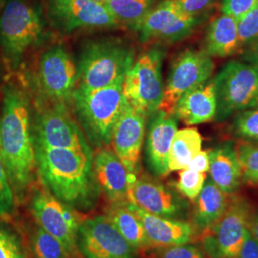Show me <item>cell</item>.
I'll return each mask as SVG.
<instances>
[{
	"label": "cell",
	"mask_w": 258,
	"mask_h": 258,
	"mask_svg": "<svg viewBox=\"0 0 258 258\" xmlns=\"http://www.w3.org/2000/svg\"><path fill=\"white\" fill-rule=\"evenodd\" d=\"M3 220H0V258H30L27 244L20 231Z\"/></svg>",
	"instance_id": "29"
},
{
	"label": "cell",
	"mask_w": 258,
	"mask_h": 258,
	"mask_svg": "<svg viewBox=\"0 0 258 258\" xmlns=\"http://www.w3.org/2000/svg\"><path fill=\"white\" fill-rule=\"evenodd\" d=\"M123 81L100 89L77 86L73 92L70 106L91 147L111 146L113 130L125 103Z\"/></svg>",
	"instance_id": "4"
},
{
	"label": "cell",
	"mask_w": 258,
	"mask_h": 258,
	"mask_svg": "<svg viewBox=\"0 0 258 258\" xmlns=\"http://www.w3.org/2000/svg\"><path fill=\"white\" fill-rule=\"evenodd\" d=\"M33 111L34 146L93 152L92 147L66 105H39Z\"/></svg>",
	"instance_id": "10"
},
{
	"label": "cell",
	"mask_w": 258,
	"mask_h": 258,
	"mask_svg": "<svg viewBox=\"0 0 258 258\" xmlns=\"http://www.w3.org/2000/svg\"><path fill=\"white\" fill-rule=\"evenodd\" d=\"M251 209L245 199L232 196L221 218L212 228L224 258H238L246 238Z\"/></svg>",
	"instance_id": "18"
},
{
	"label": "cell",
	"mask_w": 258,
	"mask_h": 258,
	"mask_svg": "<svg viewBox=\"0 0 258 258\" xmlns=\"http://www.w3.org/2000/svg\"><path fill=\"white\" fill-rule=\"evenodd\" d=\"M0 156L17 204L30 194L37 174L33 139V102L22 83L9 78L1 88Z\"/></svg>",
	"instance_id": "1"
},
{
	"label": "cell",
	"mask_w": 258,
	"mask_h": 258,
	"mask_svg": "<svg viewBox=\"0 0 258 258\" xmlns=\"http://www.w3.org/2000/svg\"><path fill=\"white\" fill-rule=\"evenodd\" d=\"M196 23V17L184 13L177 0H162L133 29L141 43L152 40L177 42L188 37Z\"/></svg>",
	"instance_id": "14"
},
{
	"label": "cell",
	"mask_w": 258,
	"mask_h": 258,
	"mask_svg": "<svg viewBox=\"0 0 258 258\" xmlns=\"http://www.w3.org/2000/svg\"><path fill=\"white\" fill-rule=\"evenodd\" d=\"M44 10L49 26L63 35L120 25L105 5L93 0H45Z\"/></svg>",
	"instance_id": "11"
},
{
	"label": "cell",
	"mask_w": 258,
	"mask_h": 258,
	"mask_svg": "<svg viewBox=\"0 0 258 258\" xmlns=\"http://www.w3.org/2000/svg\"><path fill=\"white\" fill-rule=\"evenodd\" d=\"M248 230L258 243V212H252L249 219Z\"/></svg>",
	"instance_id": "40"
},
{
	"label": "cell",
	"mask_w": 258,
	"mask_h": 258,
	"mask_svg": "<svg viewBox=\"0 0 258 258\" xmlns=\"http://www.w3.org/2000/svg\"><path fill=\"white\" fill-rule=\"evenodd\" d=\"M232 129L237 137L258 144V106L241 111L233 121Z\"/></svg>",
	"instance_id": "32"
},
{
	"label": "cell",
	"mask_w": 258,
	"mask_h": 258,
	"mask_svg": "<svg viewBox=\"0 0 258 258\" xmlns=\"http://www.w3.org/2000/svg\"><path fill=\"white\" fill-rule=\"evenodd\" d=\"M26 83L34 106L70 107L79 83L77 61L62 44L51 45L38 56L35 71L26 77Z\"/></svg>",
	"instance_id": "5"
},
{
	"label": "cell",
	"mask_w": 258,
	"mask_h": 258,
	"mask_svg": "<svg viewBox=\"0 0 258 258\" xmlns=\"http://www.w3.org/2000/svg\"><path fill=\"white\" fill-rule=\"evenodd\" d=\"M213 0H177L184 13L196 17V15L207 9Z\"/></svg>",
	"instance_id": "37"
},
{
	"label": "cell",
	"mask_w": 258,
	"mask_h": 258,
	"mask_svg": "<svg viewBox=\"0 0 258 258\" xmlns=\"http://www.w3.org/2000/svg\"><path fill=\"white\" fill-rule=\"evenodd\" d=\"M155 249L154 258H206L202 249L189 243Z\"/></svg>",
	"instance_id": "35"
},
{
	"label": "cell",
	"mask_w": 258,
	"mask_h": 258,
	"mask_svg": "<svg viewBox=\"0 0 258 258\" xmlns=\"http://www.w3.org/2000/svg\"><path fill=\"white\" fill-rule=\"evenodd\" d=\"M242 181L258 186V144L244 142L236 148Z\"/></svg>",
	"instance_id": "30"
},
{
	"label": "cell",
	"mask_w": 258,
	"mask_h": 258,
	"mask_svg": "<svg viewBox=\"0 0 258 258\" xmlns=\"http://www.w3.org/2000/svg\"><path fill=\"white\" fill-rule=\"evenodd\" d=\"M164 56V50L159 47L144 52L135 59L123 81L122 89L126 101L148 118L159 109L163 100Z\"/></svg>",
	"instance_id": "7"
},
{
	"label": "cell",
	"mask_w": 258,
	"mask_h": 258,
	"mask_svg": "<svg viewBox=\"0 0 258 258\" xmlns=\"http://www.w3.org/2000/svg\"><path fill=\"white\" fill-rule=\"evenodd\" d=\"M37 174L57 199L79 212L94 209L101 191L93 169V152L34 146Z\"/></svg>",
	"instance_id": "2"
},
{
	"label": "cell",
	"mask_w": 258,
	"mask_h": 258,
	"mask_svg": "<svg viewBox=\"0 0 258 258\" xmlns=\"http://www.w3.org/2000/svg\"><path fill=\"white\" fill-rule=\"evenodd\" d=\"M148 117L125 103L116 122L111 140L112 150L119 157L129 173L137 175L142 148L146 137Z\"/></svg>",
	"instance_id": "15"
},
{
	"label": "cell",
	"mask_w": 258,
	"mask_h": 258,
	"mask_svg": "<svg viewBox=\"0 0 258 258\" xmlns=\"http://www.w3.org/2000/svg\"><path fill=\"white\" fill-rule=\"evenodd\" d=\"M213 68L212 56L205 51L187 49L178 55L170 67L159 109L171 114L185 93L212 78Z\"/></svg>",
	"instance_id": "12"
},
{
	"label": "cell",
	"mask_w": 258,
	"mask_h": 258,
	"mask_svg": "<svg viewBox=\"0 0 258 258\" xmlns=\"http://www.w3.org/2000/svg\"><path fill=\"white\" fill-rule=\"evenodd\" d=\"M177 130L178 122L172 114L158 109L148 118L145 155L148 169L156 177L163 178L170 172L168 155Z\"/></svg>",
	"instance_id": "17"
},
{
	"label": "cell",
	"mask_w": 258,
	"mask_h": 258,
	"mask_svg": "<svg viewBox=\"0 0 258 258\" xmlns=\"http://www.w3.org/2000/svg\"><path fill=\"white\" fill-rule=\"evenodd\" d=\"M229 201V195L220 190L211 178H207L194 202V227L200 231L212 228L227 210Z\"/></svg>",
	"instance_id": "23"
},
{
	"label": "cell",
	"mask_w": 258,
	"mask_h": 258,
	"mask_svg": "<svg viewBox=\"0 0 258 258\" xmlns=\"http://www.w3.org/2000/svg\"><path fill=\"white\" fill-rule=\"evenodd\" d=\"M105 216L137 251L155 249L148 239L142 222L126 206L125 201L109 204Z\"/></svg>",
	"instance_id": "25"
},
{
	"label": "cell",
	"mask_w": 258,
	"mask_h": 258,
	"mask_svg": "<svg viewBox=\"0 0 258 258\" xmlns=\"http://www.w3.org/2000/svg\"><path fill=\"white\" fill-rule=\"evenodd\" d=\"M187 167L197 172L207 173L210 169V151L201 149L194 157Z\"/></svg>",
	"instance_id": "38"
},
{
	"label": "cell",
	"mask_w": 258,
	"mask_h": 258,
	"mask_svg": "<svg viewBox=\"0 0 258 258\" xmlns=\"http://www.w3.org/2000/svg\"><path fill=\"white\" fill-rule=\"evenodd\" d=\"M217 98L214 77L198 87L185 93L177 102L172 115L188 126L205 123L215 119Z\"/></svg>",
	"instance_id": "21"
},
{
	"label": "cell",
	"mask_w": 258,
	"mask_h": 258,
	"mask_svg": "<svg viewBox=\"0 0 258 258\" xmlns=\"http://www.w3.org/2000/svg\"><path fill=\"white\" fill-rule=\"evenodd\" d=\"M217 111L215 119L225 120L234 112L258 106V65L230 61L214 77Z\"/></svg>",
	"instance_id": "9"
},
{
	"label": "cell",
	"mask_w": 258,
	"mask_h": 258,
	"mask_svg": "<svg viewBox=\"0 0 258 258\" xmlns=\"http://www.w3.org/2000/svg\"><path fill=\"white\" fill-rule=\"evenodd\" d=\"M93 1H95V2H97V3H100V4H106L109 0H93Z\"/></svg>",
	"instance_id": "43"
},
{
	"label": "cell",
	"mask_w": 258,
	"mask_h": 258,
	"mask_svg": "<svg viewBox=\"0 0 258 258\" xmlns=\"http://www.w3.org/2000/svg\"><path fill=\"white\" fill-rule=\"evenodd\" d=\"M125 204L138 216L148 239L155 248L184 245L195 239L196 228L191 223L151 214L128 200Z\"/></svg>",
	"instance_id": "19"
},
{
	"label": "cell",
	"mask_w": 258,
	"mask_h": 258,
	"mask_svg": "<svg viewBox=\"0 0 258 258\" xmlns=\"http://www.w3.org/2000/svg\"><path fill=\"white\" fill-rule=\"evenodd\" d=\"M206 173L194 171L186 167L180 170L178 181L174 184L176 191L194 202L206 182Z\"/></svg>",
	"instance_id": "31"
},
{
	"label": "cell",
	"mask_w": 258,
	"mask_h": 258,
	"mask_svg": "<svg viewBox=\"0 0 258 258\" xmlns=\"http://www.w3.org/2000/svg\"><path fill=\"white\" fill-rule=\"evenodd\" d=\"M2 79H3V77H2V68H1V65H0V84H1Z\"/></svg>",
	"instance_id": "44"
},
{
	"label": "cell",
	"mask_w": 258,
	"mask_h": 258,
	"mask_svg": "<svg viewBox=\"0 0 258 258\" xmlns=\"http://www.w3.org/2000/svg\"><path fill=\"white\" fill-rule=\"evenodd\" d=\"M210 177L223 192L233 195L239 188L242 174L235 148L225 143L210 151Z\"/></svg>",
	"instance_id": "22"
},
{
	"label": "cell",
	"mask_w": 258,
	"mask_h": 258,
	"mask_svg": "<svg viewBox=\"0 0 258 258\" xmlns=\"http://www.w3.org/2000/svg\"><path fill=\"white\" fill-rule=\"evenodd\" d=\"M39 0H6L0 14V53L9 71H19L28 54L48 37Z\"/></svg>",
	"instance_id": "3"
},
{
	"label": "cell",
	"mask_w": 258,
	"mask_h": 258,
	"mask_svg": "<svg viewBox=\"0 0 258 258\" xmlns=\"http://www.w3.org/2000/svg\"><path fill=\"white\" fill-rule=\"evenodd\" d=\"M76 61L78 86L100 89L124 80L135 61V53L120 38H96L83 45Z\"/></svg>",
	"instance_id": "6"
},
{
	"label": "cell",
	"mask_w": 258,
	"mask_h": 258,
	"mask_svg": "<svg viewBox=\"0 0 258 258\" xmlns=\"http://www.w3.org/2000/svg\"><path fill=\"white\" fill-rule=\"evenodd\" d=\"M240 48L237 20L222 14L210 24L205 40V52L210 56L227 57Z\"/></svg>",
	"instance_id": "24"
},
{
	"label": "cell",
	"mask_w": 258,
	"mask_h": 258,
	"mask_svg": "<svg viewBox=\"0 0 258 258\" xmlns=\"http://www.w3.org/2000/svg\"><path fill=\"white\" fill-rule=\"evenodd\" d=\"M258 4V0H223L222 14L239 20Z\"/></svg>",
	"instance_id": "36"
},
{
	"label": "cell",
	"mask_w": 258,
	"mask_h": 258,
	"mask_svg": "<svg viewBox=\"0 0 258 258\" xmlns=\"http://www.w3.org/2000/svg\"><path fill=\"white\" fill-rule=\"evenodd\" d=\"M79 258H138V251L105 215L83 219L77 236Z\"/></svg>",
	"instance_id": "13"
},
{
	"label": "cell",
	"mask_w": 258,
	"mask_h": 258,
	"mask_svg": "<svg viewBox=\"0 0 258 258\" xmlns=\"http://www.w3.org/2000/svg\"><path fill=\"white\" fill-rule=\"evenodd\" d=\"M27 246L32 258H73L59 240L36 222L28 229Z\"/></svg>",
	"instance_id": "27"
},
{
	"label": "cell",
	"mask_w": 258,
	"mask_h": 258,
	"mask_svg": "<svg viewBox=\"0 0 258 258\" xmlns=\"http://www.w3.org/2000/svg\"><path fill=\"white\" fill-rule=\"evenodd\" d=\"M5 3H6V0H0V14H1L2 10H3Z\"/></svg>",
	"instance_id": "42"
},
{
	"label": "cell",
	"mask_w": 258,
	"mask_h": 258,
	"mask_svg": "<svg viewBox=\"0 0 258 258\" xmlns=\"http://www.w3.org/2000/svg\"><path fill=\"white\" fill-rule=\"evenodd\" d=\"M238 258H258V243L249 233V230L247 231Z\"/></svg>",
	"instance_id": "39"
},
{
	"label": "cell",
	"mask_w": 258,
	"mask_h": 258,
	"mask_svg": "<svg viewBox=\"0 0 258 258\" xmlns=\"http://www.w3.org/2000/svg\"><path fill=\"white\" fill-rule=\"evenodd\" d=\"M201 148L202 137L197 129L186 127L177 130L168 155L169 171L186 168Z\"/></svg>",
	"instance_id": "26"
},
{
	"label": "cell",
	"mask_w": 258,
	"mask_h": 258,
	"mask_svg": "<svg viewBox=\"0 0 258 258\" xmlns=\"http://www.w3.org/2000/svg\"><path fill=\"white\" fill-rule=\"evenodd\" d=\"M182 197L175 189L157 180L148 176H137L134 183L129 185L127 200L151 214L180 219L186 210V202Z\"/></svg>",
	"instance_id": "16"
},
{
	"label": "cell",
	"mask_w": 258,
	"mask_h": 258,
	"mask_svg": "<svg viewBox=\"0 0 258 258\" xmlns=\"http://www.w3.org/2000/svg\"><path fill=\"white\" fill-rule=\"evenodd\" d=\"M240 47H249L258 42V4L237 20Z\"/></svg>",
	"instance_id": "33"
},
{
	"label": "cell",
	"mask_w": 258,
	"mask_h": 258,
	"mask_svg": "<svg viewBox=\"0 0 258 258\" xmlns=\"http://www.w3.org/2000/svg\"><path fill=\"white\" fill-rule=\"evenodd\" d=\"M94 175L101 194L111 203L128 198V170L109 148H98L93 155Z\"/></svg>",
	"instance_id": "20"
},
{
	"label": "cell",
	"mask_w": 258,
	"mask_h": 258,
	"mask_svg": "<svg viewBox=\"0 0 258 258\" xmlns=\"http://www.w3.org/2000/svg\"><path fill=\"white\" fill-rule=\"evenodd\" d=\"M28 197V210L35 222L59 240L72 257L79 258L77 236L83 221L80 212L57 199L43 185L33 186Z\"/></svg>",
	"instance_id": "8"
},
{
	"label": "cell",
	"mask_w": 258,
	"mask_h": 258,
	"mask_svg": "<svg viewBox=\"0 0 258 258\" xmlns=\"http://www.w3.org/2000/svg\"><path fill=\"white\" fill-rule=\"evenodd\" d=\"M156 4L157 0H109L104 5L120 25L133 28Z\"/></svg>",
	"instance_id": "28"
},
{
	"label": "cell",
	"mask_w": 258,
	"mask_h": 258,
	"mask_svg": "<svg viewBox=\"0 0 258 258\" xmlns=\"http://www.w3.org/2000/svg\"><path fill=\"white\" fill-rule=\"evenodd\" d=\"M245 58L250 63L258 65V42L249 47Z\"/></svg>",
	"instance_id": "41"
},
{
	"label": "cell",
	"mask_w": 258,
	"mask_h": 258,
	"mask_svg": "<svg viewBox=\"0 0 258 258\" xmlns=\"http://www.w3.org/2000/svg\"><path fill=\"white\" fill-rule=\"evenodd\" d=\"M16 197L0 156V219H8L16 211Z\"/></svg>",
	"instance_id": "34"
}]
</instances>
